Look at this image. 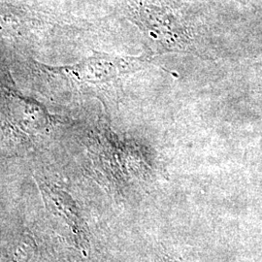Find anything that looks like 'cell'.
Masks as SVG:
<instances>
[{
	"label": "cell",
	"instance_id": "obj_1",
	"mask_svg": "<svg viewBox=\"0 0 262 262\" xmlns=\"http://www.w3.org/2000/svg\"><path fill=\"white\" fill-rule=\"evenodd\" d=\"M127 17L136 25L151 54L191 51L193 34L183 17L162 0H127Z\"/></svg>",
	"mask_w": 262,
	"mask_h": 262
},
{
	"label": "cell",
	"instance_id": "obj_2",
	"mask_svg": "<svg viewBox=\"0 0 262 262\" xmlns=\"http://www.w3.org/2000/svg\"><path fill=\"white\" fill-rule=\"evenodd\" d=\"M148 56H123L94 52V55L71 66L49 68L82 94L97 97L113 95L124 78L143 69Z\"/></svg>",
	"mask_w": 262,
	"mask_h": 262
}]
</instances>
